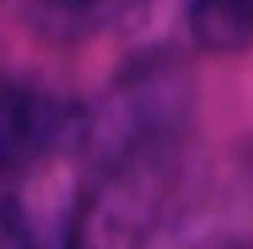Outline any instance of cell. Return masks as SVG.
Returning a JSON list of instances; mask_svg holds the SVG:
<instances>
[{
	"mask_svg": "<svg viewBox=\"0 0 253 249\" xmlns=\"http://www.w3.org/2000/svg\"><path fill=\"white\" fill-rule=\"evenodd\" d=\"M187 25L208 50H241L253 42V0H191Z\"/></svg>",
	"mask_w": 253,
	"mask_h": 249,
	"instance_id": "obj_3",
	"label": "cell"
},
{
	"mask_svg": "<svg viewBox=\"0 0 253 249\" xmlns=\"http://www.w3.org/2000/svg\"><path fill=\"white\" fill-rule=\"evenodd\" d=\"M145 8V0H25V13L50 38H91L117 29Z\"/></svg>",
	"mask_w": 253,
	"mask_h": 249,
	"instance_id": "obj_2",
	"label": "cell"
},
{
	"mask_svg": "<svg viewBox=\"0 0 253 249\" xmlns=\"http://www.w3.org/2000/svg\"><path fill=\"white\" fill-rule=\"evenodd\" d=\"M0 249H38L34 233H29V220L13 204H0Z\"/></svg>",
	"mask_w": 253,
	"mask_h": 249,
	"instance_id": "obj_4",
	"label": "cell"
},
{
	"mask_svg": "<svg viewBox=\"0 0 253 249\" xmlns=\"http://www.w3.org/2000/svg\"><path fill=\"white\" fill-rule=\"evenodd\" d=\"M87 133L67 96L25 79H0V170H25Z\"/></svg>",
	"mask_w": 253,
	"mask_h": 249,
	"instance_id": "obj_1",
	"label": "cell"
}]
</instances>
